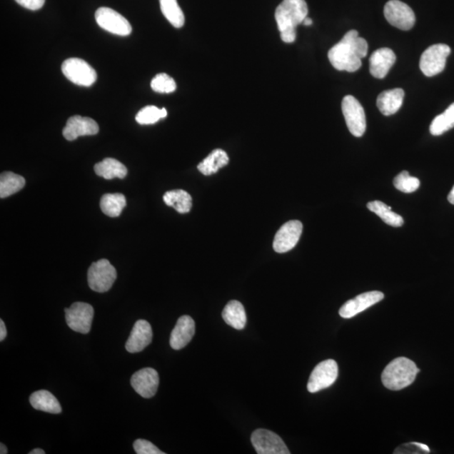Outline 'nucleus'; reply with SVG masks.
Returning <instances> with one entry per match:
<instances>
[{
	"instance_id": "obj_1",
	"label": "nucleus",
	"mask_w": 454,
	"mask_h": 454,
	"mask_svg": "<svg viewBox=\"0 0 454 454\" xmlns=\"http://www.w3.org/2000/svg\"><path fill=\"white\" fill-rule=\"evenodd\" d=\"M368 50L367 41L352 30L329 50L328 59L336 69L353 73L361 68V60L367 56Z\"/></svg>"
},
{
	"instance_id": "obj_2",
	"label": "nucleus",
	"mask_w": 454,
	"mask_h": 454,
	"mask_svg": "<svg viewBox=\"0 0 454 454\" xmlns=\"http://www.w3.org/2000/svg\"><path fill=\"white\" fill-rule=\"evenodd\" d=\"M308 16L306 0H283L276 11V20L281 37L286 44L296 40V27Z\"/></svg>"
},
{
	"instance_id": "obj_3",
	"label": "nucleus",
	"mask_w": 454,
	"mask_h": 454,
	"mask_svg": "<svg viewBox=\"0 0 454 454\" xmlns=\"http://www.w3.org/2000/svg\"><path fill=\"white\" fill-rule=\"evenodd\" d=\"M419 371V368L410 359L405 357L397 358L388 364L383 371V385L391 390L405 389L413 384Z\"/></svg>"
},
{
	"instance_id": "obj_4",
	"label": "nucleus",
	"mask_w": 454,
	"mask_h": 454,
	"mask_svg": "<svg viewBox=\"0 0 454 454\" xmlns=\"http://www.w3.org/2000/svg\"><path fill=\"white\" fill-rule=\"evenodd\" d=\"M116 278V269L107 259L94 263L88 271L89 286L98 293L110 291Z\"/></svg>"
},
{
	"instance_id": "obj_5",
	"label": "nucleus",
	"mask_w": 454,
	"mask_h": 454,
	"mask_svg": "<svg viewBox=\"0 0 454 454\" xmlns=\"http://www.w3.org/2000/svg\"><path fill=\"white\" fill-rule=\"evenodd\" d=\"M451 49L446 44H435L424 51L420 60V69L427 77H433L445 69Z\"/></svg>"
},
{
	"instance_id": "obj_6",
	"label": "nucleus",
	"mask_w": 454,
	"mask_h": 454,
	"mask_svg": "<svg viewBox=\"0 0 454 454\" xmlns=\"http://www.w3.org/2000/svg\"><path fill=\"white\" fill-rule=\"evenodd\" d=\"M61 71L66 78L79 86H91L97 79L96 71L86 61L80 59L66 60L61 65Z\"/></svg>"
},
{
	"instance_id": "obj_7",
	"label": "nucleus",
	"mask_w": 454,
	"mask_h": 454,
	"mask_svg": "<svg viewBox=\"0 0 454 454\" xmlns=\"http://www.w3.org/2000/svg\"><path fill=\"white\" fill-rule=\"evenodd\" d=\"M342 110L350 132L356 137H361L366 131V116L363 108L356 98L345 96Z\"/></svg>"
},
{
	"instance_id": "obj_8",
	"label": "nucleus",
	"mask_w": 454,
	"mask_h": 454,
	"mask_svg": "<svg viewBox=\"0 0 454 454\" xmlns=\"http://www.w3.org/2000/svg\"><path fill=\"white\" fill-rule=\"evenodd\" d=\"M66 321L71 330L82 334L91 332L94 311L91 305L75 302L70 308L65 309Z\"/></svg>"
},
{
	"instance_id": "obj_9",
	"label": "nucleus",
	"mask_w": 454,
	"mask_h": 454,
	"mask_svg": "<svg viewBox=\"0 0 454 454\" xmlns=\"http://www.w3.org/2000/svg\"><path fill=\"white\" fill-rule=\"evenodd\" d=\"M338 376V366L333 359L321 362L316 366L309 378L307 390L311 393L326 389L332 386Z\"/></svg>"
},
{
	"instance_id": "obj_10",
	"label": "nucleus",
	"mask_w": 454,
	"mask_h": 454,
	"mask_svg": "<svg viewBox=\"0 0 454 454\" xmlns=\"http://www.w3.org/2000/svg\"><path fill=\"white\" fill-rule=\"evenodd\" d=\"M388 22L401 31H410L415 23V13L408 4L400 0H390L384 9Z\"/></svg>"
},
{
	"instance_id": "obj_11",
	"label": "nucleus",
	"mask_w": 454,
	"mask_h": 454,
	"mask_svg": "<svg viewBox=\"0 0 454 454\" xmlns=\"http://www.w3.org/2000/svg\"><path fill=\"white\" fill-rule=\"evenodd\" d=\"M96 20L102 29L112 34L126 36L132 31L131 24L121 14L107 7H101L97 9Z\"/></svg>"
},
{
	"instance_id": "obj_12",
	"label": "nucleus",
	"mask_w": 454,
	"mask_h": 454,
	"mask_svg": "<svg viewBox=\"0 0 454 454\" xmlns=\"http://www.w3.org/2000/svg\"><path fill=\"white\" fill-rule=\"evenodd\" d=\"M258 454H290L285 442L276 433L266 429H257L251 437Z\"/></svg>"
},
{
	"instance_id": "obj_13",
	"label": "nucleus",
	"mask_w": 454,
	"mask_h": 454,
	"mask_svg": "<svg viewBox=\"0 0 454 454\" xmlns=\"http://www.w3.org/2000/svg\"><path fill=\"white\" fill-rule=\"evenodd\" d=\"M303 225L300 221H290L277 231L273 240V249L278 253H285L294 248L302 234Z\"/></svg>"
},
{
	"instance_id": "obj_14",
	"label": "nucleus",
	"mask_w": 454,
	"mask_h": 454,
	"mask_svg": "<svg viewBox=\"0 0 454 454\" xmlns=\"http://www.w3.org/2000/svg\"><path fill=\"white\" fill-rule=\"evenodd\" d=\"M131 385L136 393L143 398H151L157 393L158 389V373L154 368H143L131 376Z\"/></svg>"
},
{
	"instance_id": "obj_15",
	"label": "nucleus",
	"mask_w": 454,
	"mask_h": 454,
	"mask_svg": "<svg viewBox=\"0 0 454 454\" xmlns=\"http://www.w3.org/2000/svg\"><path fill=\"white\" fill-rule=\"evenodd\" d=\"M385 296L380 291H370L363 293L345 303L339 310V315L343 318H352L353 316L361 313L362 311L370 308L373 305L384 299Z\"/></svg>"
},
{
	"instance_id": "obj_16",
	"label": "nucleus",
	"mask_w": 454,
	"mask_h": 454,
	"mask_svg": "<svg viewBox=\"0 0 454 454\" xmlns=\"http://www.w3.org/2000/svg\"><path fill=\"white\" fill-rule=\"evenodd\" d=\"M99 131L97 122L91 118L75 116L68 120L63 135L68 141H74L79 136L96 135Z\"/></svg>"
},
{
	"instance_id": "obj_17",
	"label": "nucleus",
	"mask_w": 454,
	"mask_h": 454,
	"mask_svg": "<svg viewBox=\"0 0 454 454\" xmlns=\"http://www.w3.org/2000/svg\"><path fill=\"white\" fill-rule=\"evenodd\" d=\"M151 340L153 330L151 325L145 320H139L136 321L131 331L126 348L127 352L131 353H139L148 347Z\"/></svg>"
},
{
	"instance_id": "obj_18",
	"label": "nucleus",
	"mask_w": 454,
	"mask_h": 454,
	"mask_svg": "<svg viewBox=\"0 0 454 454\" xmlns=\"http://www.w3.org/2000/svg\"><path fill=\"white\" fill-rule=\"evenodd\" d=\"M195 333V321L189 316H181L172 331L170 346L174 350L183 348L191 342Z\"/></svg>"
},
{
	"instance_id": "obj_19",
	"label": "nucleus",
	"mask_w": 454,
	"mask_h": 454,
	"mask_svg": "<svg viewBox=\"0 0 454 454\" xmlns=\"http://www.w3.org/2000/svg\"><path fill=\"white\" fill-rule=\"evenodd\" d=\"M396 61V56L390 49H378L370 59V71L373 77L385 79Z\"/></svg>"
},
{
	"instance_id": "obj_20",
	"label": "nucleus",
	"mask_w": 454,
	"mask_h": 454,
	"mask_svg": "<svg viewBox=\"0 0 454 454\" xmlns=\"http://www.w3.org/2000/svg\"><path fill=\"white\" fill-rule=\"evenodd\" d=\"M405 92L402 89H394L382 92L377 99L378 110L385 116L394 115L404 101Z\"/></svg>"
},
{
	"instance_id": "obj_21",
	"label": "nucleus",
	"mask_w": 454,
	"mask_h": 454,
	"mask_svg": "<svg viewBox=\"0 0 454 454\" xmlns=\"http://www.w3.org/2000/svg\"><path fill=\"white\" fill-rule=\"evenodd\" d=\"M222 318L227 325L236 330H243L247 324V315L242 303L231 301L222 311Z\"/></svg>"
},
{
	"instance_id": "obj_22",
	"label": "nucleus",
	"mask_w": 454,
	"mask_h": 454,
	"mask_svg": "<svg viewBox=\"0 0 454 454\" xmlns=\"http://www.w3.org/2000/svg\"><path fill=\"white\" fill-rule=\"evenodd\" d=\"M32 408L51 414L61 413V406L58 399L47 390H38L30 396Z\"/></svg>"
},
{
	"instance_id": "obj_23",
	"label": "nucleus",
	"mask_w": 454,
	"mask_h": 454,
	"mask_svg": "<svg viewBox=\"0 0 454 454\" xmlns=\"http://www.w3.org/2000/svg\"><path fill=\"white\" fill-rule=\"evenodd\" d=\"M94 172L98 176L106 179H122L127 175V168L119 161L109 158L94 165Z\"/></svg>"
},
{
	"instance_id": "obj_24",
	"label": "nucleus",
	"mask_w": 454,
	"mask_h": 454,
	"mask_svg": "<svg viewBox=\"0 0 454 454\" xmlns=\"http://www.w3.org/2000/svg\"><path fill=\"white\" fill-rule=\"evenodd\" d=\"M229 163L228 155L225 151L216 149L198 165V171L202 174L209 176L216 173L219 169L226 166Z\"/></svg>"
},
{
	"instance_id": "obj_25",
	"label": "nucleus",
	"mask_w": 454,
	"mask_h": 454,
	"mask_svg": "<svg viewBox=\"0 0 454 454\" xmlns=\"http://www.w3.org/2000/svg\"><path fill=\"white\" fill-rule=\"evenodd\" d=\"M165 204L173 207L181 214H186L192 208V197L183 189H175L164 193Z\"/></svg>"
},
{
	"instance_id": "obj_26",
	"label": "nucleus",
	"mask_w": 454,
	"mask_h": 454,
	"mask_svg": "<svg viewBox=\"0 0 454 454\" xmlns=\"http://www.w3.org/2000/svg\"><path fill=\"white\" fill-rule=\"evenodd\" d=\"M26 186V179L12 172H4L0 176V197L7 198L14 195Z\"/></svg>"
},
{
	"instance_id": "obj_27",
	"label": "nucleus",
	"mask_w": 454,
	"mask_h": 454,
	"mask_svg": "<svg viewBox=\"0 0 454 454\" xmlns=\"http://www.w3.org/2000/svg\"><path fill=\"white\" fill-rule=\"evenodd\" d=\"M126 206V197L120 193H106L101 200V211L110 217L119 216Z\"/></svg>"
},
{
	"instance_id": "obj_28",
	"label": "nucleus",
	"mask_w": 454,
	"mask_h": 454,
	"mask_svg": "<svg viewBox=\"0 0 454 454\" xmlns=\"http://www.w3.org/2000/svg\"><path fill=\"white\" fill-rule=\"evenodd\" d=\"M368 209L380 217L383 221L386 224L393 226L400 227L403 226L404 219L396 213L391 211V208L388 206L381 201H375L368 203Z\"/></svg>"
},
{
	"instance_id": "obj_29",
	"label": "nucleus",
	"mask_w": 454,
	"mask_h": 454,
	"mask_svg": "<svg viewBox=\"0 0 454 454\" xmlns=\"http://www.w3.org/2000/svg\"><path fill=\"white\" fill-rule=\"evenodd\" d=\"M161 11L165 18L175 28H181L184 25V15L177 0H159Z\"/></svg>"
},
{
	"instance_id": "obj_30",
	"label": "nucleus",
	"mask_w": 454,
	"mask_h": 454,
	"mask_svg": "<svg viewBox=\"0 0 454 454\" xmlns=\"http://www.w3.org/2000/svg\"><path fill=\"white\" fill-rule=\"evenodd\" d=\"M454 127V103L449 106L441 115L434 118L430 132L433 136H440Z\"/></svg>"
},
{
	"instance_id": "obj_31",
	"label": "nucleus",
	"mask_w": 454,
	"mask_h": 454,
	"mask_svg": "<svg viewBox=\"0 0 454 454\" xmlns=\"http://www.w3.org/2000/svg\"><path fill=\"white\" fill-rule=\"evenodd\" d=\"M167 115L166 109H158L157 106H148L141 109L137 113L136 121L141 125H151L166 117Z\"/></svg>"
},
{
	"instance_id": "obj_32",
	"label": "nucleus",
	"mask_w": 454,
	"mask_h": 454,
	"mask_svg": "<svg viewBox=\"0 0 454 454\" xmlns=\"http://www.w3.org/2000/svg\"><path fill=\"white\" fill-rule=\"evenodd\" d=\"M394 186L401 192L410 193L418 191L420 181L418 178L411 177L408 171H403L395 178Z\"/></svg>"
},
{
	"instance_id": "obj_33",
	"label": "nucleus",
	"mask_w": 454,
	"mask_h": 454,
	"mask_svg": "<svg viewBox=\"0 0 454 454\" xmlns=\"http://www.w3.org/2000/svg\"><path fill=\"white\" fill-rule=\"evenodd\" d=\"M151 87L155 92L170 94L175 91L177 85L174 79L167 74H159L151 80Z\"/></svg>"
},
{
	"instance_id": "obj_34",
	"label": "nucleus",
	"mask_w": 454,
	"mask_h": 454,
	"mask_svg": "<svg viewBox=\"0 0 454 454\" xmlns=\"http://www.w3.org/2000/svg\"><path fill=\"white\" fill-rule=\"evenodd\" d=\"M430 448L423 443H410L403 444V445L397 448L394 452L396 454H420V453H429Z\"/></svg>"
},
{
	"instance_id": "obj_35",
	"label": "nucleus",
	"mask_w": 454,
	"mask_h": 454,
	"mask_svg": "<svg viewBox=\"0 0 454 454\" xmlns=\"http://www.w3.org/2000/svg\"><path fill=\"white\" fill-rule=\"evenodd\" d=\"M134 450L137 454H164L153 443L145 439H137L133 443Z\"/></svg>"
},
{
	"instance_id": "obj_36",
	"label": "nucleus",
	"mask_w": 454,
	"mask_h": 454,
	"mask_svg": "<svg viewBox=\"0 0 454 454\" xmlns=\"http://www.w3.org/2000/svg\"><path fill=\"white\" fill-rule=\"evenodd\" d=\"M16 1L24 8L31 11H38L44 7L46 0H16Z\"/></svg>"
},
{
	"instance_id": "obj_37",
	"label": "nucleus",
	"mask_w": 454,
	"mask_h": 454,
	"mask_svg": "<svg viewBox=\"0 0 454 454\" xmlns=\"http://www.w3.org/2000/svg\"><path fill=\"white\" fill-rule=\"evenodd\" d=\"M7 336V330L6 324H4L3 320H0V340L3 342L6 339Z\"/></svg>"
},
{
	"instance_id": "obj_38",
	"label": "nucleus",
	"mask_w": 454,
	"mask_h": 454,
	"mask_svg": "<svg viewBox=\"0 0 454 454\" xmlns=\"http://www.w3.org/2000/svg\"><path fill=\"white\" fill-rule=\"evenodd\" d=\"M448 200L449 203H451L452 205H454V186L452 191H450V193H449V195L448 196Z\"/></svg>"
},
{
	"instance_id": "obj_39",
	"label": "nucleus",
	"mask_w": 454,
	"mask_h": 454,
	"mask_svg": "<svg viewBox=\"0 0 454 454\" xmlns=\"http://www.w3.org/2000/svg\"><path fill=\"white\" fill-rule=\"evenodd\" d=\"M312 24H313V21H312L311 19L309 17H306L304 21H303V25L306 26H310L312 25Z\"/></svg>"
},
{
	"instance_id": "obj_40",
	"label": "nucleus",
	"mask_w": 454,
	"mask_h": 454,
	"mask_svg": "<svg viewBox=\"0 0 454 454\" xmlns=\"http://www.w3.org/2000/svg\"><path fill=\"white\" fill-rule=\"evenodd\" d=\"M0 453L6 454L8 453V449L4 443H0Z\"/></svg>"
},
{
	"instance_id": "obj_41",
	"label": "nucleus",
	"mask_w": 454,
	"mask_h": 454,
	"mask_svg": "<svg viewBox=\"0 0 454 454\" xmlns=\"http://www.w3.org/2000/svg\"><path fill=\"white\" fill-rule=\"evenodd\" d=\"M29 454H45V451L42 450L41 448L33 449L32 451L29 453Z\"/></svg>"
}]
</instances>
